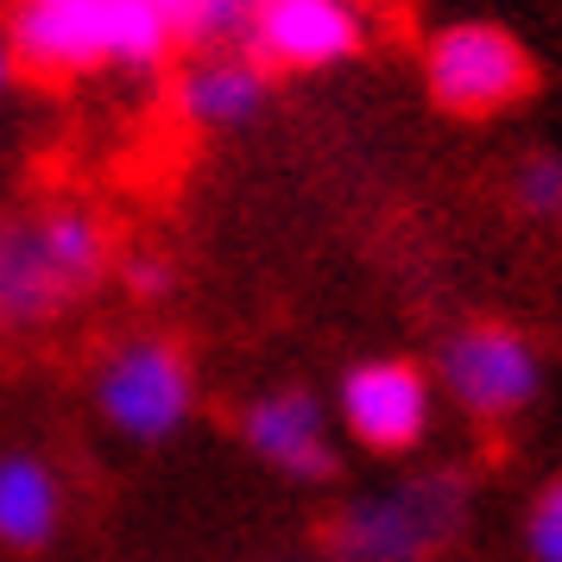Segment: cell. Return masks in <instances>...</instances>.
Wrapping results in <instances>:
<instances>
[{
	"mask_svg": "<svg viewBox=\"0 0 562 562\" xmlns=\"http://www.w3.org/2000/svg\"><path fill=\"white\" fill-rule=\"evenodd\" d=\"M108 222L82 203L38 209L0 228V323H45L108 279Z\"/></svg>",
	"mask_w": 562,
	"mask_h": 562,
	"instance_id": "1",
	"label": "cell"
},
{
	"mask_svg": "<svg viewBox=\"0 0 562 562\" xmlns=\"http://www.w3.org/2000/svg\"><path fill=\"white\" fill-rule=\"evenodd\" d=\"M468 486L456 474H411L385 493H360L335 512V557L341 562H430L461 531Z\"/></svg>",
	"mask_w": 562,
	"mask_h": 562,
	"instance_id": "2",
	"label": "cell"
},
{
	"mask_svg": "<svg viewBox=\"0 0 562 562\" xmlns=\"http://www.w3.org/2000/svg\"><path fill=\"white\" fill-rule=\"evenodd\" d=\"M531 52L518 45V32L493 26V20H449L424 45V89L442 114H461V121H486V114L518 108L531 95Z\"/></svg>",
	"mask_w": 562,
	"mask_h": 562,
	"instance_id": "3",
	"label": "cell"
},
{
	"mask_svg": "<svg viewBox=\"0 0 562 562\" xmlns=\"http://www.w3.org/2000/svg\"><path fill=\"white\" fill-rule=\"evenodd\" d=\"M95 411L108 417V430L153 449L190 424L196 411V373L190 355L165 335H127L114 355L95 367Z\"/></svg>",
	"mask_w": 562,
	"mask_h": 562,
	"instance_id": "4",
	"label": "cell"
},
{
	"mask_svg": "<svg viewBox=\"0 0 562 562\" xmlns=\"http://www.w3.org/2000/svg\"><path fill=\"white\" fill-rule=\"evenodd\" d=\"M436 392H449L456 411L481 424H512L518 411L537 405L543 392V355L525 329L512 323H468L442 341L436 355Z\"/></svg>",
	"mask_w": 562,
	"mask_h": 562,
	"instance_id": "5",
	"label": "cell"
},
{
	"mask_svg": "<svg viewBox=\"0 0 562 562\" xmlns=\"http://www.w3.org/2000/svg\"><path fill=\"white\" fill-rule=\"evenodd\" d=\"M335 424L367 456H411V449H424L436 424V380L417 360L398 355L355 360L335 385Z\"/></svg>",
	"mask_w": 562,
	"mask_h": 562,
	"instance_id": "6",
	"label": "cell"
},
{
	"mask_svg": "<svg viewBox=\"0 0 562 562\" xmlns=\"http://www.w3.org/2000/svg\"><path fill=\"white\" fill-rule=\"evenodd\" d=\"M367 45V20L355 0H259L247 52L272 70V77H310V70H335L360 57Z\"/></svg>",
	"mask_w": 562,
	"mask_h": 562,
	"instance_id": "7",
	"label": "cell"
},
{
	"mask_svg": "<svg viewBox=\"0 0 562 562\" xmlns=\"http://www.w3.org/2000/svg\"><path fill=\"white\" fill-rule=\"evenodd\" d=\"M240 442H247V456L266 461L272 474L304 481V486L329 481L335 468H341L335 417L316 392H304V385H272V392H259L254 405L240 411Z\"/></svg>",
	"mask_w": 562,
	"mask_h": 562,
	"instance_id": "8",
	"label": "cell"
},
{
	"mask_svg": "<svg viewBox=\"0 0 562 562\" xmlns=\"http://www.w3.org/2000/svg\"><path fill=\"white\" fill-rule=\"evenodd\" d=\"M108 7L114 0H13L0 32L32 77H89L108 64Z\"/></svg>",
	"mask_w": 562,
	"mask_h": 562,
	"instance_id": "9",
	"label": "cell"
},
{
	"mask_svg": "<svg viewBox=\"0 0 562 562\" xmlns=\"http://www.w3.org/2000/svg\"><path fill=\"white\" fill-rule=\"evenodd\" d=\"M178 121L196 133H234L259 121L272 102V70L254 52H196L183 64V77L171 82Z\"/></svg>",
	"mask_w": 562,
	"mask_h": 562,
	"instance_id": "10",
	"label": "cell"
},
{
	"mask_svg": "<svg viewBox=\"0 0 562 562\" xmlns=\"http://www.w3.org/2000/svg\"><path fill=\"white\" fill-rule=\"evenodd\" d=\"M64 531V481L52 461H38L32 449H7L0 456V550L38 557L52 550Z\"/></svg>",
	"mask_w": 562,
	"mask_h": 562,
	"instance_id": "11",
	"label": "cell"
},
{
	"mask_svg": "<svg viewBox=\"0 0 562 562\" xmlns=\"http://www.w3.org/2000/svg\"><path fill=\"white\" fill-rule=\"evenodd\" d=\"M178 45V32L158 20L146 0H114L108 7V64L114 70H158Z\"/></svg>",
	"mask_w": 562,
	"mask_h": 562,
	"instance_id": "12",
	"label": "cell"
},
{
	"mask_svg": "<svg viewBox=\"0 0 562 562\" xmlns=\"http://www.w3.org/2000/svg\"><path fill=\"white\" fill-rule=\"evenodd\" d=\"M254 7L259 0H196L190 20L178 26V45H190V52H247Z\"/></svg>",
	"mask_w": 562,
	"mask_h": 562,
	"instance_id": "13",
	"label": "cell"
},
{
	"mask_svg": "<svg viewBox=\"0 0 562 562\" xmlns=\"http://www.w3.org/2000/svg\"><path fill=\"white\" fill-rule=\"evenodd\" d=\"M512 203L531 222H562V153H531L512 171Z\"/></svg>",
	"mask_w": 562,
	"mask_h": 562,
	"instance_id": "14",
	"label": "cell"
},
{
	"mask_svg": "<svg viewBox=\"0 0 562 562\" xmlns=\"http://www.w3.org/2000/svg\"><path fill=\"white\" fill-rule=\"evenodd\" d=\"M525 550L531 562H562V474L537 486L531 512H525Z\"/></svg>",
	"mask_w": 562,
	"mask_h": 562,
	"instance_id": "15",
	"label": "cell"
},
{
	"mask_svg": "<svg viewBox=\"0 0 562 562\" xmlns=\"http://www.w3.org/2000/svg\"><path fill=\"white\" fill-rule=\"evenodd\" d=\"M121 284H127V297L153 304V297L171 291V266H165L158 254H127V259H121Z\"/></svg>",
	"mask_w": 562,
	"mask_h": 562,
	"instance_id": "16",
	"label": "cell"
},
{
	"mask_svg": "<svg viewBox=\"0 0 562 562\" xmlns=\"http://www.w3.org/2000/svg\"><path fill=\"white\" fill-rule=\"evenodd\" d=\"M146 7H153V13H158V20H165L171 32H178L183 20H190V7H196V0H146Z\"/></svg>",
	"mask_w": 562,
	"mask_h": 562,
	"instance_id": "17",
	"label": "cell"
},
{
	"mask_svg": "<svg viewBox=\"0 0 562 562\" xmlns=\"http://www.w3.org/2000/svg\"><path fill=\"white\" fill-rule=\"evenodd\" d=\"M13 70H20V64H13V45H7V32H0V89L13 82Z\"/></svg>",
	"mask_w": 562,
	"mask_h": 562,
	"instance_id": "18",
	"label": "cell"
}]
</instances>
